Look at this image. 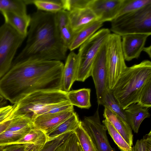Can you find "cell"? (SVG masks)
Masks as SVG:
<instances>
[{
	"label": "cell",
	"instance_id": "obj_27",
	"mask_svg": "<svg viewBox=\"0 0 151 151\" xmlns=\"http://www.w3.org/2000/svg\"><path fill=\"white\" fill-rule=\"evenodd\" d=\"M102 123L106 127L108 133L121 151H132V147L126 142L109 121L105 119L103 120Z\"/></svg>",
	"mask_w": 151,
	"mask_h": 151
},
{
	"label": "cell",
	"instance_id": "obj_12",
	"mask_svg": "<svg viewBox=\"0 0 151 151\" xmlns=\"http://www.w3.org/2000/svg\"><path fill=\"white\" fill-rule=\"evenodd\" d=\"M150 35L134 33L122 36L121 46L125 60L138 58L143 51L148 37Z\"/></svg>",
	"mask_w": 151,
	"mask_h": 151
},
{
	"label": "cell",
	"instance_id": "obj_36",
	"mask_svg": "<svg viewBox=\"0 0 151 151\" xmlns=\"http://www.w3.org/2000/svg\"><path fill=\"white\" fill-rule=\"evenodd\" d=\"M33 146L29 144H15L7 145L2 151H30Z\"/></svg>",
	"mask_w": 151,
	"mask_h": 151
},
{
	"label": "cell",
	"instance_id": "obj_18",
	"mask_svg": "<svg viewBox=\"0 0 151 151\" xmlns=\"http://www.w3.org/2000/svg\"><path fill=\"white\" fill-rule=\"evenodd\" d=\"M55 20L60 37L65 46L68 50L75 33L69 21L68 12L63 10L56 13Z\"/></svg>",
	"mask_w": 151,
	"mask_h": 151
},
{
	"label": "cell",
	"instance_id": "obj_34",
	"mask_svg": "<svg viewBox=\"0 0 151 151\" xmlns=\"http://www.w3.org/2000/svg\"><path fill=\"white\" fill-rule=\"evenodd\" d=\"M139 105L149 108L151 106V81L144 86L137 103Z\"/></svg>",
	"mask_w": 151,
	"mask_h": 151
},
{
	"label": "cell",
	"instance_id": "obj_39",
	"mask_svg": "<svg viewBox=\"0 0 151 151\" xmlns=\"http://www.w3.org/2000/svg\"><path fill=\"white\" fill-rule=\"evenodd\" d=\"M145 139L147 151H151V131L144 136Z\"/></svg>",
	"mask_w": 151,
	"mask_h": 151
},
{
	"label": "cell",
	"instance_id": "obj_8",
	"mask_svg": "<svg viewBox=\"0 0 151 151\" xmlns=\"http://www.w3.org/2000/svg\"><path fill=\"white\" fill-rule=\"evenodd\" d=\"M26 37L5 23L0 26V79L10 69L17 49Z\"/></svg>",
	"mask_w": 151,
	"mask_h": 151
},
{
	"label": "cell",
	"instance_id": "obj_30",
	"mask_svg": "<svg viewBox=\"0 0 151 151\" xmlns=\"http://www.w3.org/2000/svg\"><path fill=\"white\" fill-rule=\"evenodd\" d=\"M150 4L151 0H123L117 16L136 11Z\"/></svg>",
	"mask_w": 151,
	"mask_h": 151
},
{
	"label": "cell",
	"instance_id": "obj_42",
	"mask_svg": "<svg viewBox=\"0 0 151 151\" xmlns=\"http://www.w3.org/2000/svg\"><path fill=\"white\" fill-rule=\"evenodd\" d=\"M7 145L0 146V151H2Z\"/></svg>",
	"mask_w": 151,
	"mask_h": 151
},
{
	"label": "cell",
	"instance_id": "obj_2",
	"mask_svg": "<svg viewBox=\"0 0 151 151\" xmlns=\"http://www.w3.org/2000/svg\"><path fill=\"white\" fill-rule=\"evenodd\" d=\"M55 17L56 13L38 10L31 16L26 45L13 61L27 59L61 61L66 59L68 49L58 32Z\"/></svg>",
	"mask_w": 151,
	"mask_h": 151
},
{
	"label": "cell",
	"instance_id": "obj_5",
	"mask_svg": "<svg viewBox=\"0 0 151 151\" xmlns=\"http://www.w3.org/2000/svg\"><path fill=\"white\" fill-rule=\"evenodd\" d=\"M111 22L110 30L121 37L131 34H151V4L117 16Z\"/></svg>",
	"mask_w": 151,
	"mask_h": 151
},
{
	"label": "cell",
	"instance_id": "obj_37",
	"mask_svg": "<svg viewBox=\"0 0 151 151\" xmlns=\"http://www.w3.org/2000/svg\"><path fill=\"white\" fill-rule=\"evenodd\" d=\"M132 147V151H147L145 139L144 136L142 139H138L134 146Z\"/></svg>",
	"mask_w": 151,
	"mask_h": 151
},
{
	"label": "cell",
	"instance_id": "obj_29",
	"mask_svg": "<svg viewBox=\"0 0 151 151\" xmlns=\"http://www.w3.org/2000/svg\"><path fill=\"white\" fill-rule=\"evenodd\" d=\"M74 131L77 135L83 151H98L91 138L81 122Z\"/></svg>",
	"mask_w": 151,
	"mask_h": 151
},
{
	"label": "cell",
	"instance_id": "obj_33",
	"mask_svg": "<svg viewBox=\"0 0 151 151\" xmlns=\"http://www.w3.org/2000/svg\"><path fill=\"white\" fill-rule=\"evenodd\" d=\"M72 132H66L52 139L47 141L37 151H55L59 146L65 141Z\"/></svg>",
	"mask_w": 151,
	"mask_h": 151
},
{
	"label": "cell",
	"instance_id": "obj_31",
	"mask_svg": "<svg viewBox=\"0 0 151 151\" xmlns=\"http://www.w3.org/2000/svg\"><path fill=\"white\" fill-rule=\"evenodd\" d=\"M55 151H83L76 133L73 131Z\"/></svg>",
	"mask_w": 151,
	"mask_h": 151
},
{
	"label": "cell",
	"instance_id": "obj_14",
	"mask_svg": "<svg viewBox=\"0 0 151 151\" xmlns=\"http://www.w3.org/2000/svg\"><path fill=\"white\" fill-rule=\"evenodd\" d=\"M62 71L60 90L68 92L76 81L78 62L77 54L71 51L66 58Z\"/></svg>",
	"mask_w": 151,
	"mask_h": 151
},
{
	"label": "cell",
	"instance_id": "obj_17",
	"mask_svg": "<svg viewBox=\"0 0 151 151\" xmlns=\"http://www.w3.org/2000/svg\"><path fill=\"white\" fill-rule=\"evenodd\" d=\"M127 123L134 132L137 133L143 120L150 117L148 108L142 106L137 103H133L124 110Z\"/></svg>",
	"mask_w": 151,
	"mask_h": 151
},
{
	"label": "cell",
	"instance_id": "obj_13",
	"mask_svg": "<svg viewBox=\"0 0 151 151\" xmlns=\"http://www.w3.org/2000/svg\"><path fill=\"white\" fill-rule=\"evenodd\" d=\"M74 112L73 108L59 112L41 114L32 121L33 127L46 133L66 120Z\"/></svg>",
	"mask_w": 151,
	"mask_h": 151
},
{
	"label": "cell",
	"instance_id": "obj_25",
	"mask_svg": "<svg viewBox=\"0 0 151 151\" xmlns=\"http://www.w3.org/2000/svg\"><path fill=\"white\" fill-rule=\"evenodd\" d=\"M29 3L37 10L47 12L56 13L64 10L63 0H30Z\"/></svg>",
	"mask_w": 151,
	"mask_h": 151
},
{
	"label": "cell",
	"instance_id": "obj_1",
	"mask_svg": "<svg viewBox=\"0 0 151 151\" xmlns=\"http://www.w3.org/2000/svg\"><path fill=\"white\" fill-rule=\"evenodd\" d=\"M64 65L56 60L13 61L9 70L0 79V94L14 104L35 91L60 90Z\"/></svg>",
	"mask_w": 151,
	"mask_h": 151
},
{
	"label": "cell",
	"instance_id": "obj_43",
	"mask_svg": "<svg viewBox=\"0 0 151 151\" xmlns=\"http://www.w3.org/2000/svg\"><path fill=\"white\" fill-rule=\"evenodd\" d=\"M30 151H32L31 150H30Z\"/></svg>",
	"mask_w": 151,
	"mask_h": 151
},
{
	"label": "cell",
	"instance_id": "obj_24",
	"mask_svg": "<svg viewBox=\"0 0 151 151\" xmlns=\"http://www.w3.org/2000/svg\"><path fill=\"white\" fill-rule=\"evenodd\" d=\"M27 5L25 0H0V11L26 16Z\"/></svg>",
	"mask_w": 151,
	"mask_h": 151
},
{
	"label": "cell",
	"instance_id": "obj_20",
	"mask_svg": "<svg viewBox=\"0 0 151 151\" xmlns=\"http://www.w3.org/2000/svg\"><path fill=\"white\" fill-rule=\"evenodd\" d=\"M103 23L96 20L83 28L75 34L69 47L68 50L72 51L79 47L103 25Z\"/></svg>",
	"mask_w": 151,
	"mask_h": 151
},
{
	"label": "cell",
	"instance_id": "obj_32",
	"mask_svg": "<svg viewBox=\"0 0 151 151\" xmlns=\"http://www.w3.org/2000/svg\"><path fill=\"white\" fill-rule=\"evenodd\" d=\"M32 125V121L30 119L23 116H14L11 123L5 130L18 131Z\"/></svg>",
	"mask_w": 151,
	"mask_h": 151
},
{
	"label": "cell",
	"instance_id": "obj_26",
	"mask_svg": "<svg viewBox=\"0 0 151 151\" xmlns=\"http://www.w3.org/2000/svg\"><path fill=\"white\" fill-rule=\"evenodd\" d=\"M32 128V125L18 131H4L0 134V146L15 144L29 133Z\"/></svg>",
	"mask_w": 151,
	"mask_h": 151
},
{
	"label": "cell",
	"instance_id": "obj_6",
	"mask_svg": "<svg viewBox=\"0 0 151 151\" xmlns=\"http://www.w3.org/2000/svg\"><path fill=\"white\" fill-rule=\"evenodd\" d=\"M110 33L107 28L100 29L80 46L77 54L78 65L76 81L84 82L91 76L96 56Z\"/></svg>",
	"mask_w": 151,
	"mask_h": 151
},
{
	"label": "cell",
	"instance_id": "obj_41",
	"mask_svg": "<svg viewBox=\"0 0 151 151\" xmlns=\"http://www.w3.org/2000/svg\"><path fill=\"white\" fill-rule=\"evenodd\" d=\"M151 46L150 45L149 47H145L143 51L146 52L150 58L151 57Z\"/></svg>",
	"mask_w": 151,
	"mask_h": 151
},
{
	"label": "cell",
	"instance_id": "obj_7",
	"mask_svg": "<svg viewBox=\"0 0 151 151\" xmlns=\"http://www.w3.org/2000/svg\"><path fill=\"white\" fill-rule=\"evenodd\" d=\"M106 47L108 86L112 90L127 67L123 53L121 36L110 33L106 41Z\"/></svg>",
	"mask_w": 151,
	"mask_h": 151
},
{
	"label": "cell",
	"instance_id": "obj_15",
	"mask_svg": "<svg viewBox=\"0 0 151 151\" xmlns=\"http://www.w3.org/2000/svg\"><path fill=\"white\" fill-rule=\"evenodd\" d=\"M68 12L69 21L75 33L97 20L94 13L88 7L77 9Z\"/></svg>",
	"mask_w": 151,
	"mask_h": 151
},
{
	"label": "cell",
	"instance_id": "obj_4",
	"mask_svg": "<svg viewBox=\"0 0 151 151\" xmlns=\"http://www.w3.org/2000/svg\"><path fill=\"white\" fill-rule=\"evenodd\" d=\"M67 101H69L67 92L60 90L35 91L23 97L17 103L14 116H23L32 121L37 116L47 113Z\"/></svg>",
	"mask_w": 151,
	"mask_h": 151
},
{
	"label": "cell",
	"instance_id": "obj_22",
	"mask_svg": "<svg viewBox=\"0 0 151 151\" xmlns=\"http://www.w3.org/2000/svg\"><path fill=\"white\" fill-rule=\"evenodd\" d=\"M91 91L90 88H83L67 92V96L68 101L73 106L88 109L91 106Z\"/></svg>",
	"mask_w": 151,
	"mask_h": 151
},
{
	"label": "cell",
	"instance_id": "obj_19",
	"mask_svg": "<svg viewBox=\"0 0 151 151\" xmlns=\"http://www.w3.org/2000/svg\"><path fill=\"white\" fill-rule=\"evenodd\" d=\"M5 23L9 25L19 33L26 37L28 28L31 21V16H23L7 12H1Z\"/></svg>",
	"mask_w": 151,
	"mask_h": 151
},
{
	"label": "cell",
	"instance_id": "obj_3",
	"mask_svg": "<svg viewBox=\"0 0 151 151\" xmlns=\"http://www.w3.org/2000/svg\"><path fill=\"white\" fill-rule=\"evenodd\" d=\"M151 81V62L145 60L127 67L112 90L113 94L123 110L137 103L145 86Z\"/></svg>",
	"mask_w": 151,
	"mask_h": 151
},
{
	"label": "cell",
	"instance_id": "obj_23",
	"mask_svg": "<svg viewBox=\"0 0 151 151\" xmlns=\"http://www.w3.org/2000/svg\"><path fill=\"white\" fill-rule=\"evenodd\" d=\"M47 140V136L45 132L33 127L29 133L15 144H30L34 146L32 151H37L45 144Z\"/></svg>",
	"mask_w": 151,
	"mask_h": 151
},
{
	"label": "cell",
	"instance_id": "obj_9",
	"mask_svg": "<svg viewBox=\"0 0 151 151\" xmlns=\"http://www.w3.org/2000/svg\"><path fill=\"white\" fill-rule=\"evenodd\" d=\"M81 123L91 138L98 151H116L109 143L106 127L101 122L99 106L93 115L84 117Z\"/></svg>",
	"mask_w": 151,
	"mask_h": 151
},
{
	"label": "cell",
	"instance_id": "obj_40",
	"mask_svg": "<svg viewBox=\"0 0 151 151\" xmlns=\"http://www.w3.org/2000/svg\"><path fill=\"white\" fill-rule=\"evenodd\" d=\"M7 105V100L0 94V108Z\"/></svg>",
	"mask_w": 151,
	"mask_h": 151
},
{
	"label": "cell",
	"instance_id": "obj_16",
	"mask_svg": "<svg viewBox=\"0 0 151 151\" xmlns=\"http://www.w3.org/2000/svg\"><path fill=\"white\" fill-rule=\"evenodd\" d=\"M103 115L121 134L131 147L133 145V134L129 124L120 117L106 106H104Z\"/></svg>",
	"mask_w": 151,
	"mask_h": 151
},
{
	"label": "cell",
	"instance_id": "obj_38",
	"mask_svg": "<svg viewBox=\"0 0 151 151\" xmlns=\"http://www.w3.org/2000/svg\"><path fill=\"white\" fill-rule=\"evenodd\" d=\"M14 116V114L9 119L0 123V134L5 131L11 123Z\"/></svg>",
	"mask_w": 151,
	"mask_h": 151
},
{
	"label": "cell",
	"instance_id": "obj_10",
	"mask_svg": "<svg viewBox=\"0 0 151 151\" xmlns=\"http://www.w3.org/2000/svg\"><path fill=\"white\" fill-rule=\"evenodd\" d=\"M106 42V41L96 56L91 72V76L93 78L96 88L99 106L103 105L105 93L108 88Z\"/></svg>",
	"mask_w": 151,
	"mask_h": 151
},
{
	"label": "cell",
	"instance_id": "obj_11",
	"mask_svg": "<svg viewBox=\"0 0 151 151\" xmlns=\"http://www.w3.org/2000/svg\"><path fill=\"white\" fill-rule=\"evenodd\" d=\"M123 0H90L88 7L97 20L104 23L111 22L118 15Z\"/></svg>",
	"mask_w": 151,
	"mask_h": 151
},
{
	"label": "cell",
	"instance_id": "obj_21",
	"mask_svg": "<svg viewBox=\"0 0 151 151\" xmlns=\"http://www.w3.org/2000/svg\"><path fill=\"white\" fill-rule=\"evenodd\" d=\"M81 121L75 112L69 117L56 127L46 133L47 141L68 132H73L80 124Z\"/></svg>",
	"mask_w": 151,
	"mask_h": 151
},
{
	"label": "cell",
	"instance_id": "obj_35",
	"mask_svg": "<svg viewBox=\"0 0 151 151\" xmlns=\"http://www.w3.org/2000/svg\"><path fill=\"white\" fill-rule=\"evenodd\" d=\"M17 103L13 105H7L0 108V123L6 120L13 114Z\"/></svg>",
	"mask_w": 151,
	"mask_h": 151
},
{
	"label": "cell",
	"instance_id": "obj_28",
	"mask_svg": "<svg viewBox=\"0 0 151 151\" xmlns=\"http://www.w3.org/2000/svg\"><path fill=\"white\" fill-rule=\"evenodd\" d=\"M103 106L109 108L127 123L124 110L114 97L112 90L109 88L105 92Z\"/></svg>",
	"mask_w": 151,
	"mask_h": 151
}]
</instances>
